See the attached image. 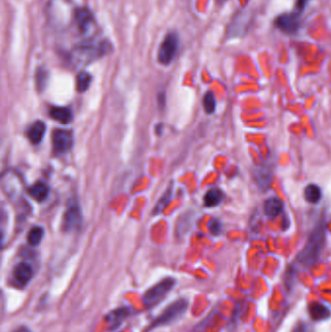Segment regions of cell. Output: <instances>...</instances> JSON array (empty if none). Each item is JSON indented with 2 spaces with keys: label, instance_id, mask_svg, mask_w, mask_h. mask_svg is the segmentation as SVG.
<instances>
[{
  "label": "cell",
  "instance_id": "cell-1",
  "mask_svg": "<svg viewBox=\"0 0 331 332\" xmlns=\"http://www.w3.org/2000/svg\"><path fill=\"white\" fill-rule=\"evenodd\" d=\"M326 243V227L324 222L319 223L311 233L304 249L298 255V260L304 265H313L320 257Z\"/></svg>",
  "mask_w": 331,
  "mask_h": 332
},
{
  "label": "cell",
  "instance_id": "cell-2",
  "mask_svg": "<svg viewBox=\"0 0 331 332\" xmlns=\"http://www.w3.org/2000/svg\"><path fill=\"white\" fill-rule=\"evenodd\" d=\"M176 284V281L174 278H166L156 284L154 287H152L150 290L146 291L143 297V302L146 307L152 308L155 305L159 304L166 295L167 293L172 290Z\"/></svg>",
  "mask_w": 331,
  "mask_h": 332
},
{
  "label": "cell",
  "instance_id": "cell-3",
  "mask_svg": "<svg viewBox=\"0 0 331 332\" xmlns=\"http://www.w3.org/2000/svg\"><path fill=\"white\" fill-rule=\"evenodd\" d=\"M188 305H189L188 301L186 299H180L175 301L173 304L169 305L166 308V310L155 320L152 326L155 328L175 322L186 313Z\"/></svg>",
  "mask_w": 331,
  "mask_h": 332
},
{
  "label": "cell",
  "instance_id": "cell-4",
  "mask_svg": "<svg viewBox=\"0 0 331 332\" xmlns=\"http://www.w3.org/2000/svg\"><path fill=\"white\" fill-rule=\"evenodd\" d=\"M82 222L83 218L79 203L76 199H71L63 216L62 228L64 231L78 230L81 227Z\"/></svg>",
  "mask_w": 331,
  "mask_h": 332
},
{
  "label": "cell",
  "instance_id": "cell-5",
  "mask_svg": "<svg viewBox=\"0 0 331 332\" xmlns=\"http://www.w3.org/2000/svg\"><path fill=\"white\" fill-rule=\"evenodd\" d=\"M178 45H179V40H178L177 34L174 32L168 33L165 37V39L163 40V43L161 44V47L159 50L158 59L160 63L164 65H168L169 63H171L177 54Z\"/></svg>",
  "mask_w": 331,
  "mask_h": 332
},
{
  "label": "cell",
  "instance_id": "cell-6",
  "mask_svg": "<svg viewBox=\"0 0 331 332\" xmlns=\"http://www.w3.org/2000/svg\"><path fill=\"white\" fill-rule=\"evenodd\" d=\"M73 146V136L68 130L55 129L53 132V147L55 154L62 155L71 150Z\"/></svg>",
  "mask_w": 331,
  "mask_h": 332
},
{
  "label": "cell",
  "instance_id": "cell-7",
  "mask_svg": "<svg viewBox=\"0 0 331 332\" xmlns=\"http://www.w3.org/2000/svg\"><path fill=\"white\" fill-rule=\"evenodd\" d=\"M299 16V13L284 14L277 18L276 27L286 33H294L300 28Z\"/></svg>",
  "mask_w": 331,
  "mask_h": 332
},
{
  "label": "cell",
  "instance_id": "cell-8",
  "mask_svg": "<svg viewBox=\"0 0 331 332\" xmlns=\"http://www.w3.org/2000/svg\"><path fill=\"white\" fill-rule=\"evenodd\" d=\"M33 276L32 267L27 262H21L17 264L13 271V277L16 283L20 286H26L30 282Z\"/></svg>",
  "mask_w": 331,
  "mask_h": 332
},
{
  "label": "cell",
  "instance_id": "cell-9",
  "mask_svg": "<svg viewBox=\"0 0 331 332\" xmlns=\"http://www.w3.org/2000/svg\"><path fill=\"white\" fill-rule=\"evenodd\" d=\"M130 311L129 309L125 308V307H122V308H118L114 311H112L106 316V322L107 325L109 327L110 330H115L117 328H119L124 321L129 316Z\"/></svg>",
  "mask_w": 331,
  "mask_h": 332
},
{
  "label": "cell",
  "instance_id": "cell-10",
  "mask_svg": "<svg viewBox=\"0 0 331 332\" xmlns=\"http://www.w3.org/2000/svg\"><path fill=\"white\" fill-rule=\"evenodd\" d=\"M46 133V124L42 121L34 122L28 129V139L32 144H39Z\"/></svg>",
  "mask_w": 331,
  "mask_h": 332
},
{
  "label": "cell",
  "instance_id": "cell-11",
  "mask_svg": "<svg viewBox=\"0 0 331 332\" xmlns=\"http://www.w3.org/2000/svg\"><path fill=\"white\" fill-rule=\"evenodd\" d=\"M271 178L272 172L269 166H261L254 173V181L257 186L262 190H266L269 187L271 183Z\"/></svg>",
  "mask_w": 331,
  "mask_h": 332
},
{
  "label": "cell",
  "instance_id": "cell-12",
  "mask_svg": "<svg viewBox=\"0 0 331 332\" xmlns=\"http://www.w3.org/2000/svg\"><path fill=\"white\" fill-rule=\"evenodd\" d=\"M264 213L269 218H275L284 210V204L278 197H270L265 200L263 205Z\"/></svg>",
  "mask_w": 331,
  "mask_h": 332
},
{
  "label": "cell",
  "instance_id": "cell-13",
  "mask_svg": "<svg viewBox=\"0 0 331 332\" xmlns=\"http://www.w3.org/2000/svg\"><path fill=\"white\" fill-rule=\"evenodd\" d=\"M75 21L81 31H86L93 22V17L88 9L79 8L75 11Z\"/></svg>",
  "mask_w": 331,
  "mask_h": 332
},
{
  "label": "cell",
  "instance_id": "cell-14",
  "mask_svg": "<svg viewBox=\"0 0 331 332\" xmlns=\"http://www.w3.org/2000/svg\"><path fill=\"white\" fill-rule=\"evenodd\" d=\"M49 114L51 118H53L55 121L62 124H67L71 123L73 119L72 112L67 108V107H57V106H53L50 108Z\"/></svg>",
  "mask_w": 331,
  "mask_h": 332
},
{
  "label": "cell",
  "instance_id": "cell-15",
  "mask_svg": "<svg viewBox=\"0 0 331 332\" xmlns=\"http://www.w3.org/2000/svg\"><path fill=\"white\" fill-rule=\"evenodd\" d=\"M309 314L314 321L320 322L327 320L331 317V313L330 309L322 303L313 302L309 306Z\"/></svg>",
  "mask_w": 331,
  "mask_h": 332
},
{
  "label": "cell",
  "instance_id": "cell-16",
  "mask_svg": "<svg viewBox=\"0 0 331 332\" xmlns=\"http://www.w3.org/2000/svg\"><path fill=\"white\" fill-rule=\"evenodd\" d=\"M223 197H224V194L221 190L211 189L204 195L203 202L206 207H215L221 203Z\"/></svg>",
  "mask_w": 331,
  "mask_h": 332
},
{
  "label": "cell",
  "instance_id": "cell-17",
  "mask_svg": "<svg viewBox=\"0 0 331 332\" xmlns=\"http://www.w3.org/2000/svg\"><path fill=\"white\" fill-rule=\"evenodd\" d=\"M49 192H50L49 191V187L46 184L41 183V182L34 184L32 187H30V189L28 191L29 194L35 200H37L39 202L44 201L48 197Z\"/></svg>",
  "mask_w": 331,
  "mask_h": 332
},
{
  "label": "cell",
  "instance_id": "cell-18",
  "mask_svg": "<svg viewBox=\"0 0 331 332\" xmlns=\"http://www.w3.org/2000/svg\"><path fill=\"white\" fill-rule=\"evenodd\" d=\"M304 196L308 202L316 204L322 199V191L317 185L311 184L305 188Z\"/></svg>",
  "mask_w": 331,
  "mask_h": 332
},
{
  "label": "cell",
  "instance_id": "cell-19",
  "mask_svg": "<svg viewBox=\"0 0 331 332\" xmlns=\"http://www.w3.org/2000/svg\"><path fill=\"white\" fill-rule=\"evenodd\" d=\"M48 80H49V72L45 67H39L36 70V74H35V84H36V88L38 91L42 92L48 83Z\"/></svg>",
  "mask_w": 331,
  "mask_h": 332
},
{
  "label": "cell",
  "instance_id": "cell-20",
  "mask_svg": "<svg viewBox=\"0 0 331 332\" xmlns=\"http://www.w3.org/2000/svg\"><path fill=\"white\" fill-rule=\"evenodd\" d=\"M91 81H92V76L89 73H87L85 71L80 72L77 75V78H76L77 90L79 92L86 91L88 89L90 83H91Z\"/></svg>",
  "mask_w": 331,
  "mask_h": 332
},
{
  "label": "cell",
  "instance_id": "cell-21",
  "mask_svg": "<svg viewBox=\"0 0 331 332\" xmlns=\"http://www.w3.org/2000/svg\"><path fill=\"white\" fill-rule=\"evenodd\" d=\"M45 234V230L41 226H34L32 227L28 234V242L31 246L38 245L41 240L43 239Z\"/></svg>",
  "mask_w": 331,
  "mask_h": 332
},
{
  "label": "cell",
  "instance_id": "cell-22",
  "mask_svg": "<svg viewBox=\"0 0 331 332\" xmlns=\"http://www.w3.org/2000/svg\"><path fill=\"white\" fill-rule=\"evenodd\" d=\"M171 196H172V188H169L166 193H165V194L162 196V198L159 200V202L156 204L155 209L153 211L154 215H158V214L162 213L166 209V206L170 202Z\"/></svg>",
  "mask_w": 331,
  "mask_h": 332
},
{
  "label": "cell",
  "instance_id": "cell-23",
  "mask_svg": "<svg viewBox=\"0 0 331 332\" xmlns=\"http://www.w3.org/2000/svg\"><path fill=\"white\" fill-rule=\"evenodd\" d=\"M216 106H217V102H216L214 93L211 91L206 92L203 97V107H204L205 112L207 114H213L216 110Z\"/></svg>",
  "mask_w": 331,
  "mask_h": 332
},
{
  "label": "cell",
  "instance_id": "cell-24",
  "mask_svg": "<svg viewBox=\"0 0 331 332\" xmlns=\"http://www.w3.org/2000/svg\"><path fill=\"white\" fill-rule=\"evenodd\" d=\"M209 230L214 235L221 234V230H222L221 221L219 220H212L209 224Z\"/></svg>",
  "mask_w": 331,
  "mask_h": 332
},
{
  "label": "cell",
  "instance_id": "cell-25",
  "mask_svg": "<svg viewBox=\"0 0 331 332\" xmlns=\"http://www.w3.org/2000/svg\"><path fill=\"white\" fill-rule=\"evenodd\" d=\"M292 332H309L308 325L305 324L303 322H300L295 326V328L293 329Z\"/></svg>",
  "mask_w": 331,
  "mask_h": 332
},
{
  "label": "cell",
  "instance_id": "cell-26",
  "mask_svg": "<svg viewBox=\"0 0 331 332\" xmlns=\"http://www.w3.org/2000/svg\"><path fill=\"white\" fill-rule=\"evenodd\" d=\"M309 0H296V9H297V13H300L302 12L307 3H308Z\"/></svg>",
  "mask_w": 331,
  "mask_h": 332
},
{
  "label": "cell",
  "instance_id": "cell-27",
  "mask_svg": "<svg viewBox=\"0 0 331 332\" xmlns=\"http://www.w3.org/2000/svg\"><path fill=\"white\" fill-rule=\"evenodd\" d=\"M14 332H31L27 327H21L18 330H16Z\"/></svg>",
  "mask_w": 331,
  "mask_h": 332
}]
</instances>
